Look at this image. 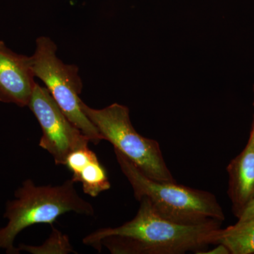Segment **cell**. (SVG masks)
Masks as SVG:
<instances>
[{
  "mask_svg": "<svg viewBox=\"0 0 254 254\" xmlns=\"http://www.w3.org/2000/svg\"><path fill=\"white\" fill-rule=\"evenodd\" d=\"M136 216L114 228H102L83 240L98 252L105 246L113 254H199L212 245L222 222L185 225L164 218L142 198Z\"/></svg>",
  "mask_w": 254,
  "mask_h": 254,
  "instance_id": "6da1fadb",
  "label": "cell"
},
{
  "mask_svg": "<svg viewBox=\"0 0 254 254\" xmlns=\"http://www.w3.org/2000/svg\"><path fill=\"white\" fill-rule=\"evenodd\" d=\"M14 196L6 203L4 217L7 225L0 229V249L7 254H18L15 238L31 225H53L60 216L70 212L88 216L95 214L93 205L78 194L71 179L58 186H36L31 180H26Z\"/></svg>",
  "mask_w": 254,
  "mask_h": 254,
  "instance_id": "7a4b0ae2",
  "label": "cell"
},
{
  "mask_svg": "<svg viewBox=\"0 0 254 254\" xmlns=\"http://www.w3.org/2000/svg\"><path fill=\"white\" fill-rule=\"evenodd\" d=\"M114 151L136 200L147 198L164 218L185 225L225 220L223 210L213 193L178 185L176 182L155 181L145 176L123 153Z\"/></svg>",
  "mask_w": 254,
  "mask_h": 254,
  "instance_id": "3957f363",
  "label": "cell"
},
{
  "mask_svg": "<svg viewBox=\"0 0 254 254\" xmlns=\"http://www.w3.org/2000/svg\"><path fill=\"white\" fill-rule=\"evenodd\" d=\"M81 108L103 140L129 159L145 176L155 181L176 182L165 163L158 142L136 131L127 107L113 103L103 109H93L81 100Z\"/></svg>",
  "mask_w": 254,
  "mask_h": 254,
  "instance_id": "277c9868",
  "label": "cell"
},
{
  "mask_svg": "<svg viewBox=\"0 0 254 254\" xmlns=\"http://www.w3.org/2000/svg\"><path fill=\"white\" fill-rule=\"evenodd\" d=\"M31 57L35 76L46 84L50 94L63 113L93 144H99L103 137L81 108L83 84L76 65L66 64L58 58L57 46L48 37H40Z\"/></svg>",
  "mask_w": 254,
  "mask_h": 254,
  "instance_id": "5b68a950",
  "label": "cell"
},
{
  "mask_svg": "<svg viewBox=\"0 0 254 254\" xmlns=\"http://www.w3.org/2000/svg\"><path fill=\"white\" fill-rule=\"evenodd\" d=\"M41 125L39 146L47 150L58 165H64L73 150L88 146L90 140L66 116L48 88L36 83L28 105Z\"/></svg>",
  "mask_w": 254,
  "mask_h": 254,
  "instance_id": "8992f818",
  "label": "cell"
},
{
  "mask_svg": "<svg viewBox=\"0 0 254 254\" xmlns=\"http://www.w3.org/2000/svg\"><path fill=\"white\" fill-rule=\"evenodd\" d=\"M34 77L31 57L16 54L0 41V101L28 106Z\"/></svg>",
  "mask_w": 254,
  "mask_h": 254,
  "instance_id": "52a82bcc",
  "label": "cell"
},
{
  "mask_svg": "<svg viewBox=\"0 0 254 254\" xmlns=\"http://www.w3.org/2000/svg\"><path fill=\"white\" fill-rule=\"evenodd\" d=\"M229 198L232 212L240 218L254 198V119L250 138L243 150L227 167Z\"/></svg>",
  "mask_w": 254,
  "mask_h": 254,
  "instance_id": "ba28073f",
  "label": "cell"
},
{
  "mask_svg": "<svg viewBox=\"0 0 254 254\" xmlns=\"http://www.w3.org/2000/svg\"><path fill=\"white\" fill-rule=\"evenodd\" d=\"M64 166L72 174L71 180L80 182L83 192L93 198L111 187L106 170L88 146L70 153Z\"/></svg>",
  "mask_w": 254,
  "mask_h": 254,
  "instance_id": "9c48e42d",
  "label": "cell"
},
{
  "mask_svg": "<svg viewBox=\"0 0 254 254\" xmlns=\"http://www.w3.org/2000/svg\"><path fill=\"white\" fill-rule=\"evenodd\" d=\"M223 244L231 254H254V218L217 230L212 245Z\"/></svg>",
  "mask_w": 254,
  "mask_h": 254,
  "instance_id": "30bf717a",
  "label": "cell"
},
{
  "mask_svg": "<svg viewBox=\"0 0 254 254\" xmlns=\"http://www.w3.org/2000/svg\"><path fill=\"white\" fill-rule=\"evenodd\" d=\"M20 251L34 254H66L76 253L70 244L67 235H63L59 230L53 228L51 235L41 246L21 245L18 247L17 252Z\"/></svg>",
  "mask_w": 254,
  "mask_h": 254,
  "instance_id": "8fae6325",
  "label": "cell"
},
{
  "mask_svg": "<svg viewBox=\"0 0 254 254\" xmlns=\"http://www.w3.org/2000/svg\"><path fill=\"white\" fill-rule=\"evenodd\" d=\"M253 218H254V198L250 202V204L247 205V208L245 209L240 218H237L238 219L237 222L248 221V220H252Z\"/></svg>",
  "mask_w": 254,
  "mask_h": 254,
  "instance_id": "7c38bea8",
  "label": "cell"
},
{
  "mask_svg": "<svg viewBox=\"0 0 254 254\" xmlns=\"http://www.w3.org/2000/svg\"><path fill=\"white\" fill-rule=\"evenodd\" d=\"M215 247L210 250H205L199 254H231L230 250L223 244H217Z\"/></svg>",
  "mask_w": 254,
  "mask_h": 254,
  "instance_id": "4fadbf2b",
  "label": "cell"
}]
</instances>
